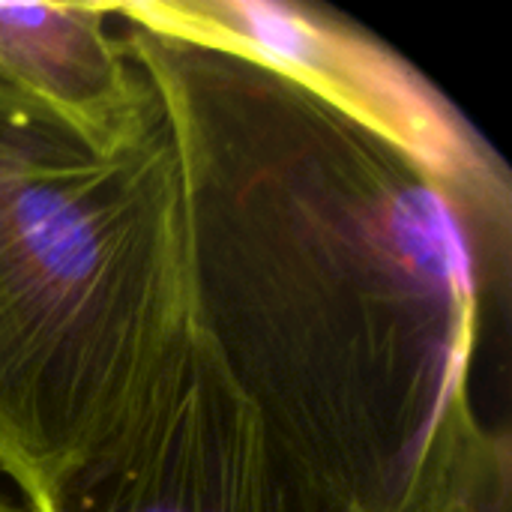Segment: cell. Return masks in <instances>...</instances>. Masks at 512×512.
<instances>
[{
  "mask_svg": "<svg viewBox=\"0 0 512 512\" xmlns=\"http://www.w3.org/2000/svg\"><path fill=\"white\" fill-rule=\"evenodd\" d=\"M174 141L192 321L276 438L363 512H405L471 381L483 291L444 183L252 45L105 6Z\"/></svg>",
  "mask_w": 512,
  "mask_h": 512,
  "instance_id": "cell-1",
  "label": "cell"
},
{
  "mask_svg": "<svg viewBox=\"0 0 512 512\" xmlns=\"http://www.w3.org/2000/svg\"><path fill=\"white\" fill-rule=\"evenodd\" d=\"M189 327L165 108L102 144L0 69V471L27 501L114 438Z\"/></svg>",
  "mask_w": 512,
  "mask_h": 512,
  "instance_id": "cell-2",
  "label": "cell"
},
{
  "mask_svg": "<svg viewBox=\"0 0 512 512\" xmlns=\"http://www.w3.org/2000/svg\"><path fill=\"white\" fill-rule=\"evenodd\" d=\"M30 512H363L276 438L192 327L138 408Z\"/></svg>",
  "mask_w": 512,
  "mask_h": 512,
  "instance_id": "cell-3",
  "label": "cell"
},
{
  "mask_svg": "<svg viewBox=\"0 0 512 512\" xmlns=\"http://www.w3.org/2000/svg\"><path fill=\"white\" fill-rule=\"evenodd\" d=\"M150 15L279 60L408 147L450 192L474 249L483 312L507 321L512 183L495 147L393 48L354 21L282 0H150Z\"/></svg>",
  "mask_w": 512,
  "mask_h": 512,
  "instance_id": "cell-4",
  "label": "cell"
},
{
  "mask_svg": "<svg viewBox=\"0 0 512 512\" xmlns=\"http://www.w3.org/2000/svg\"><path fill=\"white\" fill-rule=\"evenodd\" d=\"M0 69L102 144L138 135L162 108L105 3H0Z\"/></svg>",
  "mask_w": 512,
  "mask_h": 512,
  "instance_id": "cell-5",
  "label": "cell"
},
{
  "mask_svg": "<svg viewBox=\"0 0 512 512\" xmlns=\"http://www.w3.org/2000/svg\"><path fill=\"white\" fill-rule=\"evenodd\" d=\"M0 512H21V510H15V507H12V504H6V501H3V498H0Z\"/></svg>",
  "mask_w": 512,
  "mask_h": 512,
  "instance_id": "cell-6",
  "label": "cell"
}]
</instances>
